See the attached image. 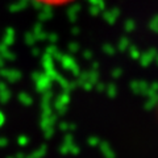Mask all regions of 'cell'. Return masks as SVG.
<instances>
[{"instance_id": "obj_1", "label": "cell", "mask_w": 158, "mask_h": 158, "mask_svg": "<svg viewBox=\"0 0 158 158\" xmlns=\"http://www.w3.org/2000/svg\"><path fill=\"white\" fill-rule=\"evenodd\" d=\"M41 6H45V7H63V6H67L75 0H33Z\"/></svg>"}]
</instances>
